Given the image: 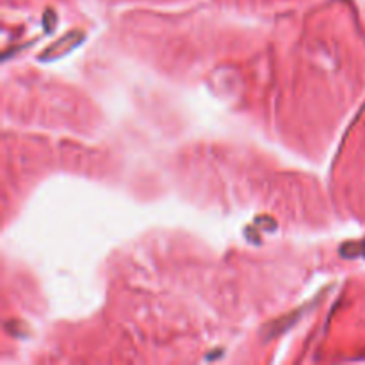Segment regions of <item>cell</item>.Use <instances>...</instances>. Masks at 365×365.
Here are the masks:
<instances>
[{
	"label": "cell",
	"instance_id": "obj_1",
	"mask_svg": "<svg viewBox=\"0 0 365 365\" xmlns=\"http://www.w3.org/2000/svg\"><path fill=\"white\" fill-rule=\"evenodd\" d=\"M82 41H84V32H82V31L68 32V34H64L63 38L57 39L56 43H52V45H50L48 48H46L45 52L39 56V61H45V63H52V61L61 59V57L68 56L71 50H75L77 46H81Z\"/></svg>",
	"mask_w": 365,
	"mask_h": 365
}]
</instances>
